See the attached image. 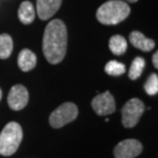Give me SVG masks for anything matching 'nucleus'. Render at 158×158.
I'll use <instances>...</instances> for the list:
<instances>
[{
    "label": "nucleus",
    "mask_w": 158,
    "mask_h": 158,
    "mask_svg": "<svg viewBox=\"0 0 158 158\" xmlns=\"http://www.w3.org/2000/svg\"><path fill=\"white\" fill-rule=\"evenodd\" d=\"M143 151V145L135 139L123 140L114 148L115 158H135Z\"/></svg>",
    "instance_id": "7"
},
{
    "label": "nucleus",
    "mask_w": 158,
    "mask_h": 158,
    "mask_svg": "<svg viewBox=\"0 0 158 158\" xmlns=\"http://www.w3.org/2000/svg\"><path fill=\"white\" fill-rule=\"evenodd\" d=\"M146 66V61L142 58V56H137L135 58V60L132 61L131 68L128 71V77L131 80H135L141 76L142 73L144 71V68Z\"/></svg>",
    "instance_id": "15"
},
{
    "label": "nucleus",
    "mask_w": 158,
    "mask_h": 158,
    "mask_svg": "<svg viewBox=\"0 0 158 158\" xmlns=\"http://www.w3.org/2000/svg\"><path fill=\"white\" fill-rule=\"evenodd\" d=\"M78 116V108L73 103H64L59 106L49 116V124L53 128H60L72 122Z\"/></svg>",
    "instance_id": "4"
},
{
    "label": "nucleus",
    "mask_w": 158,
    "mask_h": 158,
    "mask_svg": "<svg viewBox=\"0 0 158 158\" xmlns=\"http://www.w3.org/2000/svg\"><path fill=\"white\" fill-rule=\"evenodd\" d=\"M63 0H37L36 9L40 20L46 21L56 15L61 7Z\"/></svg>",
    "instance_id": "9"
},
{
    "label": "nucleus",
    "mask_w": 158,
    "mask_h": 158,
    "mask_svg": "<svg viewBox=\"0 0 158 158\" xmlns=\"http://www.w3.org/2000/svg\"><path fill=\"white\" fill-rule=\"evenodd\" d=\"M125 66L117 61H110L105 66V72L111 76H120L125 72Z\"/></svg>",
    "instance_id": "16"
},
{
    "label": "nucleus",
    "mask_w": 158,
    "mask_h": 158,
    "mask_svg": "<svg viewBox=\"0 0 158 158\" xmlns=\"http://www.w3.org/2000/svg\"><path fill=\"white\" fill-rule=\"evenodd\" d=\"M12 49H14V42L12 38L8 34H1L0 35V59L5 60L10 56Z\"/></svg>",
    "instance_id": "14"
},
{
    "label": "nucleus",
    "mask_w": 158,
    "mask_h": 158,
    "mask_svg": "<svg viewBox=\"0 0 158 158\" xmlns=\"http://www.w3.org/2000/svg\"><path fill=\"white\" fill-rule=\"evenodd\" d=\"M68 34L66 25L61 20H52L45 27L43 34V55L50 64H59L67 52Z\"/></svg>",
    "instance_id": "1"
},
{
    "label": "nucleus",
    "mask_w": 158,
    "mask_h": 158,
    "mask_svg": "<svg viewBox=\"0 0 158 158\" xmlns=\"http://www.w3.org/2000/svg\"><path fill=\"white\" fill-rule=\"evenodd\" d=\"M126 1H128V2H131V3H135V2H137L138 0H126Z\"/></svg>",
    "instance_id": "19"
},
{
    "label": "nucleus",
    "mask_w": 158,
    "mask_h": 158,
    "mask_svg": "<svg viewBox=\"0 0 158 158\" xmlns=\"http://www.w3.org/2000/svg\"><path fill=\"white\" fill-rule=\"evenodd\" d=\"M144 88H145V91H146L149 96L157 94V93H158V76H157V74L153 73L148 77V79L144 84Z\"/></svg>",
    "instance_id": "17"
},
{
    "label": "nucleus",
    "mask_w": 158,
    "mask_h": 158,
    "mask_svg": "<svg viewBox=\"0 0 158 158\" xmlns=\"http://www.w3.org/2000/svg\"><path fill=\"white\" fill-rule=\"evenodd\" d=\"M91 107L98 115L107 116L115 112V100L110 91H105L94 98L91 101Z\"/></svg>",
    "instance_id": "6"
},
{
    "label": "nucleus",
    "mask_w": 158,
    "mask_h": 158,
    "mask_svg": "<svg viewBox=\"0 0 158 158\" xmlns=\"http://www.w3.org/2000/svg\"><path fill=\"white\" fill-rule=\"evenodd\" d=\"M109 48L115 56H121L127 49V41L121 35H114L109 40Z\"/></svg>",
    "instance_id": "13"
},
{
    "label": "nucleus",
    "mask_w": 158,
    "mask_h": 158,
    "mask_svg": "<svg viewBox=\"0 0 158 158\" xmlns=\"http://www.w3.org/2000/svg\"><path fill=\"white\" fill-rule=\"evenodd\" d=\"M23 140V129L18 122H8L0 134V154L10 156L17 152Z\"/></svg>",
    "instance_id": "3"
},
{
    "label": "nucleus",
    "mask_w": 158,
    "mask_h": 158,
    "mask_svg": "<svg viewBox=\"0 0 158 158\" xmlns=\"http://www.w3.org/2000/svg\"><path fill=\"white\" fill-rule=\"evenodd\" d=\"M36 63H37L36 55L32 50H30L28 48H24L19 53L18 65L22 71L28 72V71L33 70L36 66Z\"/></svg>",
    "instance_id": "11"
},
{
    "label": "nucleus",
    "mask_w": 158,
    "mask_h": 158,
    "mask_svg": "<svg viewBox=\"0 0 158 158\" xmlns=\"http://www.w3.org/2000/svg\"><path fill=\"white\" fill-rule=\"evenodd\" d=\"M152 62H153V65L154 67L156 69L158 68V52H155L153 55V58H152Z\"/></svg>",
    "instance_id": "18"
},
{
    "label": "nucleus",
    "mask_w": 158,
    "mask_h": 158,
    "mask_svg": "<svg viewBox=\"0 0 158 158\" xmlns=\"http://www.w3.org/2000/svg\"><path fill=\"white\" fill-rule=\"evenodd\" d=\"M29 102V93L27 88L22 84L14 85L9 90L7 97V103L10 109L19 111L27 106Z\"/></svg>",
    "instance_id": "8"
},
{
    "label": "nucleus",
    "mask_w": 158,
    "mask_h": 158,
    "mask_svg": "<svg viewBox=\"0 0 158 158\" xmlns=\"http://www.w3.org/2000/svg\"><path fill=\"white\" fill-rule=\"evenodd\" d=\"M20 21L24 25H30L35 19V8L30 1H24L21 3L18 10Z\"/></svg>",
    "instance_id": "12"
},
{
    "label": "nucleus",
    "mask_w": 158,
    "mask_h": 158,
    "mask_svg": "<svg viewBox=\"0 0 158 158\" xmlns=\"http://www.w3.org/2000/svg\"><path fill=\"white\" fill-rule=\"evenodd\" d=\"M145 105L140 99L134 98L127 101L122 107V124L126 128H131L138 124L141 116L145 111Z\"/></svg>",
    "instance_id": "5"
},
{
    "label": "nucleus",
    "mask_w": 158,
    "mask_h": 158,
    "mask_svg": "<svg viewBox=\"0 0 158 158\" xmlns=\"http://www.w3.org/2000/svg\"><path fill=\"white\" fill-rule=\"evenodd\" d=\"M129 42L138 49H141L143 52H150L155 46L154 40L147 38L143 33L139 32V31H132L129 34Z\"/></svg>",
    "instance_id": "10"
},
{
    "label": "nucleus",
    "mask_w": 158,
    "mask_h": 158,
    "mask_svg": "<svg viewBox=\"0 0 158 158\" xmlns=\"http://www.w3.org/2000/svg\"><path fill=\"white\" fill-rule=\"evenodd\" d=\"M131 14V8L122 0H109L97 10V19L103 25H117Z\"/></svg>",
    "instance_id": "2"
},
{
    "label": "nucleus",
    "mask_w": 158,
    "mask_h": 158,
    "mask_svg": "<svg viewBox=\"0 0 158 158\" xmlns=\"http://www.w3.org/2000/svg\"><path fill=\"white\" fill-rule=\"evenodd\" d=\"M1 98H2V90H1V88H0V101H1Z\"/></svg>",
    "instance_id": "20"
}]
</instances>
